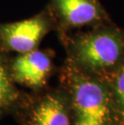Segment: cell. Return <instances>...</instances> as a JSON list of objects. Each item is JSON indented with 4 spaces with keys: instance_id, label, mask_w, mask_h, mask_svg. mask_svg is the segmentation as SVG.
I'll list each match as a JSON object with an SVG mask.
<instances>
[{
    "instance_id": "cell-1",
    "label": "cell",
    "mask_w": 124,
    "mask_h": 125,
    "mask_svg": "<svg viewBox=\"0 0 124 125\" xmlns=\"http://www.w3.org/2000/svg\"><path fill=\"white\" fill-rule=\"evenodd\" d=\"M71 65L105 78L124 62V29L111 22L95 26L71 43Z\"/></svg>"
},
{
    "instance_id": "cell-2",
    "label": "cell",
    "mask_w": 124,
    "mask_h": 125,
    "mask_svg": "<svg viewBox=\"0 0 124 125\" xmlns=\"http://www.w3.org/2000/svg\"><path fill=\"white\" fill-rule=\"evenodd\" d=\"M66 78L76 125H120L104 78L72 65L67 69Z\"/></svg>"
},
{
    "instance_id": "cell-3",
    "label": "cell",
    "mask_w": 124,
    "mask_h": 125,
    "mask_svg": "<svg viewBox=\"0 0 124 125\" xmlns=\"http://www.w3.org/2000/svg\"><path fill=\"white\" fill-rule=\"evenodd\" d=\"M53 2L65 27H95L111 22L98 0H53Z\"/></svg>"
},
{
    "instance_id": "cell-4",
    "label": "cell",
    "mask_w": 124,
    "mask_h": 125,
    "mask_svg": "<svg viewBox=\"0 0 124 125\" xmlns=\"http://www.w3.org/2000/svg\"><path fill=\"white\" fill-rule=\"evenodd\" d=\"M45 31V22L34 18L7 24L2 28V32L10 49L24 53L35 49Z\"/></svg>"
},
{
    "instance_id": "cell-5",
    "label": "cell",
    "mask_w": 124,
    "mask_h": 125,
    "mask_svg": "<svg viewBox=\"0 0 124 125\" xmlns=\"http://www.w3.org/2000/svg\"><path fill=\"white\" fill-rule=\"evenodd\" d=\"M52 69L50 58L39 51L24 52L14 63V72L19 81L32 86L45 82Z\"/></svg>"
},
{
    "instance_id": "cell-6",
    "label": "cell",
    "mask_w": 124,
    "mask_h": 125,
    "mask_svg": "<svg viewBox=\"0 0 124 125\" xmlns=\"http://www.w3.org/2000/svg\"><path fill=\"white\" fill-rule=\"evenodd\" d=\"M32 125H76L68 96L46 97L34 111Z\"/></svg>"
},
{
    "instance_id": "cell-7",
    "label": "cell",
    "mask_w": 124,
    "mask_h": 125,
    "mask_svg": "<svg viewBox=\"0 0 124 125\" xmlns=\"http://www.w3.org/2000/svg\"><path fill=\"white\" fill-rule=\"evenodd\" d=\"M120 125H124V62L105 78Z\"/></svg>"
},
{
    "instance_id": "cell-8",
    "label": "cell",
    "mask_w": 124,
    "mask_h": 125,
    "mask_svg": "<svg viewBox=\"0 0 124 125\" xmlns=\"http://www.w3.org/2000/svg\"><path fill=\"white\" fill-rule=\"evenodd\" d=\"M12 96V90L8 78L0 64V102L6 101Z\"/></svg>"
}]
</instances>
